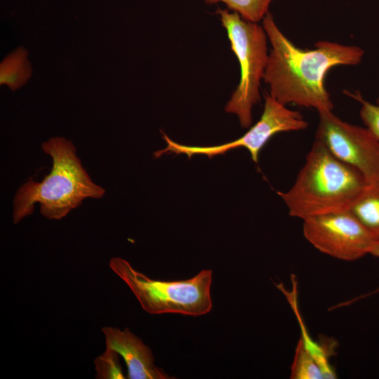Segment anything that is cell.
I'll return each instance as SVG.
<instances>
[{"instance_id":"cell-1","label":"cell","mask_w":379,"mask_h":379,"mask_svg":"<svg viewBox=\"0 0 379 379\" xmlns=\"http://www.w3.org/2000/svg\"><path fill=\"white\" fill-rule=\"evenodd\" d=\"M262 27L272 47L262 79L269 94L284 105L333 111L325 86L328 72L335 66L359 65L364 51L328 41H317L312 49L300 48L281 32L269 12Z\"/></svg>"},{"instance_id":"cell-2","label":"cell","mask_w":379,"mask_h":379,"mask_svg":"<svg viewBox=\"0 0 379 379\" xmlns=\"http://www.w3.org/2000/svg\"><path fill=\"white\" fill-rule=\"evenodd\" d=\"M41 149L52 159V168L40 182L29 180L17 190L13 201V223L34 212L49 220H60L88 198L100 199L105 190L95 184L82 166L72 141L54 137L44 142Z\"/></svg>"},{"instance_id":"cell-3","label":"cell","mask_w":379,"mask_h":379,"mask_svg":"<svg viewBox=\"0 0 379 379\" xmlns=\"http://www.w3.org/2000/svg\"><path fill=\"white\" fill-rule=\"evenodd\" d=\"M368 182L359 170L314 140L293 186L277 194L289 215L303 220L348 210Z\"/></svg>"},{"instance_id":"cell-4","label":"cell","mask_w":379,"mask_h":379,"mask_svg":"<svg viewBox=\"0 0 379 379\" xmlns=\"http://www.w3.org/2000/svg\"><path fill=\"white\" fill-rule=\"evenodd\" d=\"M109 265L126 284L147 313L196 317L206 314L212 309L211 270H203L189 279L164 281L151 279L121 258H111Z\"/></svg>"},{"instance_id":"cell-5","label":"cell","mask_w":379,"mask_h":379,"mask_svg":"<svg viewBox=\"0 0 379 379\" xmlns=\"http://www.w3.org/2000/svg\"><path fill=\"white\" fill-rule=\"evenodd\" d=\"M216 13L227 31L241 71L239 84L225 110L235 114L242 128H248L252 124V109L260 99V81L269 56L267 36L262 26L244 20L237 12L218 8Z\"/></svg>"},{"instance_id":"cell-6","label":"cell","mask_w":379,"mask_h":379,"mask_svg":"<svg viewBox=\"0 0 379 379\" xmlns=\"http://www.w3.org/2000/svg\"><path fill=\"white\" fill-rule=\"evenodd\" d=\"M308 125L300 112L287 108L269 93H265L264 109L260 120L241 138L217 146L197 147L177 143L162 133L167 146L155 152L154 157L157 158L164 154L175 153L185 154L190 158L194 154H205L211 158L218 154H223L232 149L242 147L248 150L253 161L258 163L260 151L274 135L304 130Z\"/></svg>"},{"instance_id":"cell-7","label":"cell","mask_w":379,"mask_h":379,"mask_svg":"<svg viewBox=\"0 0 379 379\" xmlns=\"http://www.w3.org/2000/svg\"><path fill=\"white\" fill-rule=\"evenodd\" d=\"M315 140L341 161L357 168L368 182L379 179V140L366 128L319 110Z\"/></svg>"},{"instance_id":"cell-8","label":"cell","mask_w":379,"mask_h":379,"mask_svg":"<svg viewBox=\"0 0 379 379\" xmlns=\"http://www.w3.org/2000/svg\"><path fill=\"white\" fill-rule=\"evenodd\" d=\"M302 231L317 250L345 261L370 254L377 242L348 210L305 219Z\"/></svg>"},{"instance_id":"cell-9","label":"cell","mask_w":379,"mask_h":379,"mask_svg":"<svg viewBox=\"0 0 379 379\" xmlns=\"http://www.w3.org/2000/svg\"><path fill=\"white\" fill-rule=\"evenodd\" d=\"M106 346L117 352L123 357L127 367L128 379L171 378L154 364V358L149 347L128 328L105 326L102 328Z\"/></svg>"},{"instance_id":"cell-10","label":"cell","mask_w":379,"mask_h":379,"mask_svg":"<svg viewBox=\"0 0 379 379\" xmlns=\"http://www.w3.org/2000/svg\"><path fill=\"white\" fill-rule=\"evenodd\" d=\"M348 211L379 241V179L367 183Z\"/></svg>"},{"instance_id":"cell-11","label":"cell","mask_w":379,"mask_h":379,"mask_svg":"<svg viewBox=\"0 0 379 379\" xmlns=\"http://www.w3.org/2000/svg\"><path fill=\"white\" fill-rule=\"evenodd\" d=\"M32 67L27 51L19 47L7 55L0 65V84L8 85L12 91L23 86L31 77Z\"/></svg>"},{"instance_id":"cell-12","label":"cell","mask_w":379,"mask_h":379,"mask_svg":"<svg viewBox=\"0 0 379 379\" xmlns=\"http://www.w3.org/2000/svg\"><path fill=\"white\" fill-rule=\"evenodd\" d=\"M291 370V378L292 379L324 378L321 366L312 354L305 348L300 339L295 348Z\"/></svg>"},{"instance_id":"cell-13","label":"cell","mask_w":379,"mask_h":379,"mask_svg":"<svg viewBox=\"0 0 379 379\" xmlns=\"http://www.w3.org/2000/svg\"><path fill=\"white\" fill-rule=\"evenodd\" d=\"M208 4L224 3L229 9L238 13L244 20L258 23L268 13L272 0H204Z\"/></svg>"},{"instance_id":"cell-14","label":"cell","mask_w":379,"mask_h":379,"mask_svg":"<svg viewBox=\"0 0 379 379\" xmlns=\"http://www.w3.org/2000/svg\"><path fill=\"white\" fill-rule=\"evenodd\" d=\"M119 353L106 346L105 351L95 361L96 378L98 379H124L119 363Z\"/></svg>"},{"instance_id":"cell-15","label":"cell","mask_w":379,"mask_h":379,"mask_svg":"<svg viewBox=\"0 0 379 379\" xmlns=\"http://www.w3.org/2000/svg\"><path fill=\"white\" fill-rule=\"evenodd\" d=\"M351 95L361 104L359 116L365 127L379 140V98L376 103L373 104L364 100L359 93Z\"/></svg>"},{"instance_id":"cell-16","label":"cell","mask_w":379,"mask_h":379,"mask_svg":"<svg viewBox=\"0 0 379 379\" xmlns=\"http://www.w3.org/2000/svg\"><path fill=\"white\" fill-rule=\"evenodd\" d=\"M370 254L379 258V241H378L375 243ZM379 293V286L374 291L367 295H363L362 298L367 297L373 293Z\"/></svg>"}]
</instances>
